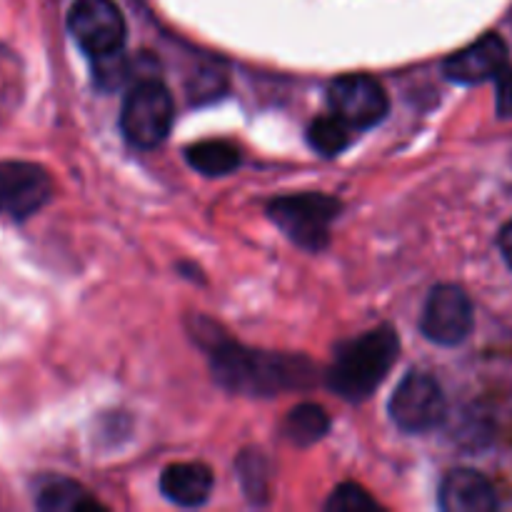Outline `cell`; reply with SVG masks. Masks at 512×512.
<instances>
[{"label": "cell", "mask_w": 512, "mask_h": 512, "mask_svg": "<svg viewBox=\"0 0 512 512\" xmlns=\"http://www.w3.org/2000/svg\"><path fill=\"white\" fill-rule=\"evenodd\" d=\"M475 315L468 293L458 285H438L430 290L420 318V330L438 345H460L473 333Z\"/></svg>", "instance_id": "cell-7"}, {"label": "cell", "mask_w": 512, "mask_h": 512, "mask_svg": "<svg viewBox=\"0 0 512 512\" xmlns=\"http://www.w3.org/2000/svg\"><path fill=\"white\" fill-rule=\"evenodd\" d=\"M398 348L400 340L390 325L343 343L328 370L330 390L353 403L370 398L393 368Z\"/></svg>", "instance_id": "cell-2"}, {"label": "cell", "mask_w": 512, "mask_h": 512, "mask_svg": "<svg viewBox=\"0 0 512 512\" xmlns=\"http://www.w3.org/2000/svg\"><path fill=\"white\" fill-rule=\"evenodd\" d=\"M210 363L215 380L223 388L245 395H275L280 390L308 385L313 378V365L308 360L248 350L235 343L218 345Z\"/></svg>", "instance_id": "cell-1"}, {"label": "cell", "mask_w": 512, "mask_h": 512, "mask_svg": "<svg viewBox=\"0 0 512 512\" xmlns=\"http://www.w3.org/2000/svg\"><path fill=\"white\" fill-rule=\"evenodd\" d=\"M388 410L393 423L405 433H430L445 420L448 403L430 375L410 373L395 388Z\"/></svg>", "instance_id": "cell-6"}, {"label": "cell", "mask_w": 512, "mask_h": 512, "mask_svg": "<svg viewBox=\"0 0 512 512\" xmlns=\"http://www.w3.org/2000/svg\"><path fill=\"white\" fill-rule=\"evenodd\" d=\"M495 88H498V113L503 118H512V65L508 63L495 75Z\"/></svg>", "instance_id": "cell-18"}, {"label": "cell", "mask_w": 512, "mask_h": 512, "mask_svg": "<svg viewBox=\"0 0 512 512\" xmlns=\"http://www.w3.org/2000/svg\"><path fill=\"white\" fill-rule=\"evenodd\" d=\"M68 30L93 60L120 53L125 45V18L113 0H75Z\"/></svg>", "instance_id": "cell-5"}, {"label": "cell", "mask_w": 512, "mask_h": 512, "mask_svg": "<svg viewBox=\"0 0 512 512\" xmlns=\"http://www.w3.org/2000/svg\"><path fill=\"white\" fill-rule=\"evenodd\" d=\"M340 200L323 193L285 195L270 203L268 215L293 243L305 250H323L330 240V225L338 218Z\"/></svg>", "instance_id": "cell-4"}, {"label": "cell", "mask_w": 512, "mask_h": 512, "mask_svg": "<svg viewBox=\"0 0 512 512\" xmlns=\"http://www.w3.org/2000/svg\"><path fill=\"white\" fill-rule=\"evenodd\" d=\"M508 65V45L498 33H488L468 48L458 50L445 60V75L453 83L475 85L495 80V75Z\"/></svg>", "instance_id": "cell-10"}, {"label": "cell", "mask_w": 512, "mask_h": 512, "mask_svg": "<svg viewBox=\"0 0 512 512\" xmlns=\"http://www.w3.org/2000/svg\"><path fill=\"white\" fill-rule=\"evenodd\" d=\"M440 508L445 512H493L498 493L483 473L453 470L440 485Z\"/></svg>", "instance_id": "cell-11"}, {"label": "cell", "mask_w": 512, "mask_h": 512, "mask_svg": "<svg viewBox=\"0 0 512 512\" xmlns=\"http://www.w3.org/2000/svg\"><path fill=\"white\" fill-rule=\"evenodd\" d=\"M330 430V418L320 405L305 403L298 405L295 410H290V415L283 423L285 438L293 445H313L318 440L325 438V433Z\"/></svg>", "instance_id": "cell-15"}, {"label": "cell", "mask_w": 512, "mask_h": 512, "mask_svg": "<svg viewBox=\"0 0 512 512\" xmlns=\"http://www.w3.org/2000/svg\"><path fill=\"white\" fill-rule=\"evenodd\" d=\"M213 470L203 463H173L160 475V490L180 508H198L213 493Z\"/></svg>", "instance_id": "cell-12"}, {"label": "cell", "mask_w": 512, "mask_h": 512, "mask_svg": "<svg viewBox=\"0 0 512 512\" xmlns=\"http://www.w3.org/2000/svg\"><path fill=\"white\" fill-rule=\"evenodd\" d=\"M190 168L203 175H228L240 165V150L228 140H200L185 150Z\"/></svg>", "instance_id": "cell-13"}, {"label": "cell", "mask_w": 512, "mask_h": 512, "mask_svg": "<svg viewBox=\"0 0 512 512\" xmlns=\"http://www.w3.org/2000/svg\"><path fill=\"white\" fill-rule=\"evenodd\" d=\"M328 105L355 130L378 125L390 108L383 85L370 75H343L333 80L328 88Z\"/></svg>", "instance_id": "cell-8"}, {"label": "cell", "mask_w": 512, "mask_h": 512, "mask_svg": "<svg viewBox=\"0 0 512 512\" xmlns=\"http://www.w3.org/2000/svg\"><path fill=\"white\" fill-rule=\"evenodd\" d=\"M38 508L48 512H83L100 510L98 500L90 498L83 485L73 480H50L38 493Z\"/></svg>", "instance_id": "cell-14"}, {"label": "cell", "mask_w": 512, "mask_h": 512, "mask_svg": "<svg viewBox=\"0 0 512 512\" xmlns=\"http://www.w3.org/2000/svg\"><path fill=\"white\" fill-rule=\"evenodd\" d=\"M325 510L330 512H365V510H380L378 500L370 498L360 485L345 483L335 488L330 500L325 503Z\"/></svg>", "instance_id": "cell-17"}, {"label": "cell", "mask_w": 512, "mask_h": 512, "mask_svg": "<svg viewBox=\"0 0 512 512\" xmlns=\"http://www.w3.org/2000/svg\"><path fill=\"white\" fill-rule=\"evenodd\" d=\"M353 130V125H348L335 113L320 115L308 125V143L320 155H338L353 143Z\"/></svg>", "instance_id": "cell-16"}, {"label": "cell", "mask_w": 512, "mask_h": 512, "mask_svg": "<svg viewBox=\"0 0 512 512\" xmlns=\"http://www.w3.org/2000/svg\"><path fill=\"white\" fill-rule=\"evenodd\" d=\"M500 250H503L505 263H508L512 268V220L508 225H505L503 233H500Z\"/></svg>", "instance_id": "cell-19"}, {"label": "cell", "mask_w": 512, "mask_h": 512, "mask_svg": "<svg viewBox=\"0 0 512 512\" xmlns=\"http://www.w3.org/2000/svg\"><path fill=\"white\" fill-rule=\"evenodd\" d=\"M175 120V103L170 90L153 78L138 80L125 93L120 110V130L135 148H155L168 138Z\"/></svg>", "instance_id": "cell-3"}, {"label": "cell", "mask_w": 512, "mask_h": 512, "mask_svg": "<svg viewBox=\"0 0 512 512\" xmlns=\"http://www.w3.org/2000/svg\"><path fill=\"white\" fill-rule=\"evenodd\" d=\"M53 195L48 170L25 160L0 163V215L23 220L38 213Z\"/></svg>", "instance_id": "cell-9"}]
</instances>
